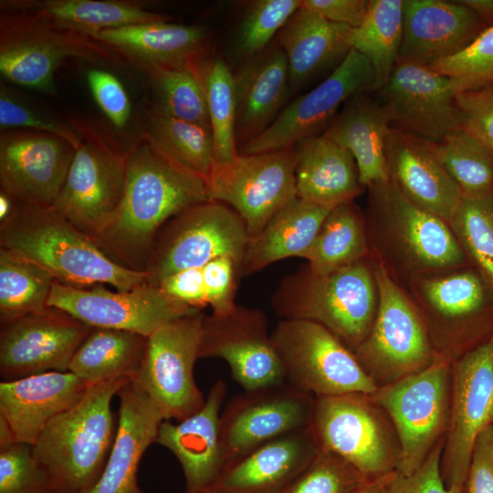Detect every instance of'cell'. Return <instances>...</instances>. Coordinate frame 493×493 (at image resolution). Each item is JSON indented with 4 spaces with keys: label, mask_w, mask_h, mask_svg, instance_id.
I'll return each mask as SVG.
<instances>
[{
    "label": "cell",
    "mask_w": 493,
    "mask_h": 493,
    "mask_svg": "<svg viewBox=\"0 0 493 493\" xmlns=\"http://www.w3.org/2000/svg\"><path fill=\"white\" fill-rule=\"evenodd\" d=\"M125 173L117 211L91 239L114 263L144 272L162 227L209 196L204 178L169 160L143 137L125 152Z\"/></svg>",
    "instance_id": "cell-1"
},
{
    "label": "cell",
    "mask_w": 493,
    "mask_h": 493,
    "mask_svg": "<svg viewBox=\"0 0 493 493\" xmlns=\"http://www.w3.org/2000/svg\"><path fill=\"white\" fill-rule=\"evenodd\" d=\"M367 189L371 257L401 288L420 275L470 265L447 222L412 203L389 179Z\"/></svg>",
    "instance_id": "cell-2"
},
{
    "label": "cell",
    "mask_w": 493,
    "mask_h": 493,
    "mask_svg": "<svg viewBox=\"0 0 493 493\" xmlns=\"http://www.w3.org/2000/svg\"><path fill=\"white\" fill-rule=\"evenodd\" d=\"M0 247L37 264L66 286L103 284L126 291L146 283L144 272L114 263L52 205L16 203L0 223Z\"/></svg>",
    "instance_id": "cell-3"
},
{
    "label": "cell",
    "mask_w": 493,
    "mask_h": 493,
    "mask_svg": "<svg viewBox=\"0 0 493 493\" xmlns=\"http://www.w3.org/2000/svg\"><path fill=\"white\" fill-rule=\"evenodd\" d=\"M130 382L123 377L89 385L38 435L33 455L58 493H85L100 478L118 431L111 401Z\"/></svg>",
    "instance_id": "cell-4"
},
{
    "label": "cell",
    "mask_w": 493,
    "mask_h": 493,
    "mask_svg": "<svg viewBox=\"0 0 493 493\" xmlns=\"http://www.w3.org/2000/svg\"><path fill=\"white\" fill-rule=\"evenodd\" d=\"M379 289L372 257L327 272L308 266L285 277L272 298L281 320L320 324L353 351L376 317Z\"/></svg>",
    "instance_id": "cell-5"
},
{
    "label": "cell",
    "mask_w": 493,
    "mask_h": 493,
    "mask_svg": "<svg viewBox=\"0 0 493 493\" xmlns=\"http://www.w3.org/2000/svg\"><path fill=\"white\" fill-rule=\"evenodd\" d=\"M403 288L437 357L452 362L493 336V288L473 266L420 275Z\"/></svg>",
    "instance_id": "cell-6"
},
{
    "label": "cell",
    "mask_w": 493,
    "mask_h": 493,
    "mask_svg": "<svg viewBox=\"0 0 493 493\" xmlns=\"http://www.w3.org/2000/svg\"><path fill=\"white\" fill-rule=\"evenodd\" d=\"M310 426L321 449L340 456L371 479L398 468L397 432L372 393L316 397Z\"/></svg>",
    "instance_id": "cell-7"
},
{
    "label": "cell",
    "mask_w": 493,
    "mask_h": 493,
    "mask_svg": "<svg viewBox=\"0 0 493 493\" xmlns=\"http://www.w3.org/2000/svg\"><path fill=\"white\" fill-rule=\"evenodd\" d=\"M248 234L239 215L226 204L208 200L171 218L153 242L144 269L146 283L157 287L179 271L202 267L227 256L241 267Z\"/></svg>",
    "instance_id": "cell-8"
},
{
    "label": "cell",
    "mask_w": 493,
    "mask_h": 493,
    "mask_svg": "<svg viewBox=\"0 0 493 493\" xmlns=\"http://www.w3.org/2000/svg\"><path fill=\"white\" fill-rule=\"evenodd\" d=\"M374 263L378 309L368 335L352 352L377 387H382L425 370L439 357L412 299Z\"/></svg>",
    "instance_id": "cell-9"
},
{
    "label": "cell",
    "mask_w": 493,
    "mask_h": 493,
    "mask_svg": "<svg viewBox=\"0 0 493 493\" xmlns=\"http://www.w3.org/2000/svg\"><path fill=\"white\" fill-rule=\"evenodd\" d=\"M285 381L315 397L378 389L352 351L319 323L280 320L271 330Z\"/></svg>",
    "instance_id": "cell-10"
},
{
    "label": "cell",
    "mask_w": 493,
    "mask_h": 493,
    "mask_svg": "<svg viewBox=\"0 0 493 493\" xmlns=\"http://www.w3.org/2000/svg\"><path fill=\"white\" fill-rule=\"evenodd\" d=\"M451 363L437 358L414 374L378 387L372 393L387 413L398 435L401 458L397 472L410 475L426 459L448 429Z\"/></svg>",
    "instance_id": "cell-11"
},
{
    "label": "cell",
    "mask_w": 493,
    "mask_h": 493,
    "mask_svg": "<svg viewBox=\"0 0 493 493\" xmlns=\"http://www.w3.org/2000/svg\"><path fill=\"white\" fill-rule=\"evenodd\" d=\"M294 146L277 151L238 154L227 163L215 162L205 178L209 200L234 209L245 223L249 238L298 197Z\"/></svg>",
    "instance_id": "cell-12"
},
{
    "label": "cell",
    "mask_w": 493,
    "mask_h": 493,
    "mask_svg": "<svg viewBox=\"0 0 493 493\" xmlns=\"http://www.w3.org/2000/svg\"><path fill=\"white\" fill-rule=\"evenodd\" d=\"M204 316L199 311L182 317L147 337L140 369L131 383L150 398L163 420L182 421L205 404L194 376Z\"/></svg>",
    "instance_id": "cell-13"
},
{
    "label": "cell",
    "mask_w": 493,
    "mask_h": 493,
    "mask_svg": "<svg viewBox=\"0 0 493 493\" xmlns=\"http://www.w3.org/2000/svg\"><path fill=\"white\" fill-rule=\"evenodd\" d=\"M493 425V336L451 363V404L441 456L447 488L465 489L474 444Z\"/></svg>",
    "instance_id": "cell-14"
},
{
    "label": "cell",
    "mask_w": 493,
    "mask_h": 493,
    "mask_svg": "<svg viewBox=\"0 0 493 493\" xmlns=\"http://www.w3.org/2000/svg\"><path fill=\"white\" fill-rule=\"evenodd\" d=\"M374 70L351 49L344 61L310 91L291 100L260 135L238 146V154H257L294 146L320 135L351 96L373 91Z\"/></svg>",
    "instance_id": "cell-15"
},
{
    "label": "cell",
    "mask_w": 493,
    "mask_h": 493,
    "mask_svg": "<svg viewBox=\"0 0 493 493\" xmlns=\"http://www.w3.org/2000/svg\"><path fill=\"white\" fill-rule=\"evenodd\" d=\"M48 307L60 309L91 328L131 331L150 336L164 325L202 311L144 283L126 291L103 284L75 288L54 282Z\"/></svg>",
    "instance_id": "cell-16"
},
{
    "label": "cell",
    "mask_w": 493,
    "mask_h": 493,
    "mask_svg": "<svg viewBox=\"0 0 493 493\" xmlns=\"http://www.w3.org/2000/svg\"><path fill=\"white\" fill-rule=\"evenodd\" d=\"M315 402L287 382L234 396L220 416L226 468L272 439L310 426Z\"/></svg>",
    "instance_id": "cell-17"
},
{
    "label": "cell",
    "mask_w": 493,
    "mask_h": 493,
    "mask_svg": "<svg viewBox=\"0 0 493 493\" xmlns=\"http://www.w3.org/2000/svg\"><path fill=\"white\" fill-rule=\"evenodd\" d=\"M125 152L81 137L52 206L90 238L111 220L125 186Z\"/></svg>",
    "instance_id": "cell-18"
},
{
    "label": "cell",
    "mask_w": 493,
    "mask_h": 493,
    "mask_svg": "<svg viewBox=\"0 0 493 493\" xmlns=\"http://www.w3.org/2000/svg\"><path fill=\"white\" fill-rule=\"evenodd\" d=\"M199 358L224 360L244 391L286 382L267 318L257 309L236 305L225 314H205Z\"/></svg>",
    "instance_id": "cell-19"
},
{
    "label": "cell",
    "mask_w": 493,
    "mask_h": 493,
    "mask_svg": "<svg viewBox=\"0 0 493 493\" xmlns=\"http://www.w3.org/2000/svg\"><path fill=\"white\" fill-rule=\"evenodd\" d=\"M376 92L392 128L435 143L462 129L452 79L428 67L397 62Z\"/></svg>",
    "instance_id": "cell-20"
},
{
    "label": "cell",
    "mask_w": 493,
    "mask_h": 493,
    "mask_svg": "<svg viewBox=\"0 0 493 493\" xmlns=\"http://www.w3.org/2000/svg\"><path fill=\"white\" fill-rule=\"evenodd\" d=\"M90 330L55 307L1 323V378L10 381L49 371H68L73 355Z\"/></svg>",
    "instance_id": "cell-21"
},
{
    "label": "cell",
    "mask_w": 493,
    "mask_h": 493,
    "mask_svg": "<svg viewBox=\"0 0 493 493\" xmlns=\"http://www.w3.org/2000/svg\"><path fill=\"white\" fill-rule=\"evenodd\" d=\"M91 38L54 27L30 16L1 22L0 71L16 85L55 93V73L70 57L100 55Z\"/></svg>",
    "instance_id": "cell-22"
},
{
    "label": "cell",
    "mask_w": 493,
    "mask_h": 493,
    "mask_svg": "<svg viewBox=\"0 0 493 493\" xmlns=\"http://www.w3.org/2000/svg\"><path fill=\"white\" fill-rule=\"evenodd\" d=\"M75 148L40 131H5L0 137V191L16 203L52 205L58 195Z\"/></svg>",
    "instance_id": "cell-23"
},
{
    "label": "cell",
    "mask_w": 493,
    "mask_h": 493,
    "mask_svg": "<svg viewBox=\"0 0 493 493\" xmlns=\"http://www.w3.org/2000/svg\"><path fill=\"white\" fill-rule=\"evenodd\" d=\"M385 160L389 180L397 189L449 224L463 195L445 168L436 143L390 127Z\"/></svg>",
    "instance_id": "cell-24"
},
{
    "label": "cell",
    "mask_w": 493,
    "mask_h": 493,
    "mask_svg": "<svg viewBox=\"0 0 493 493\" xmlns=\"http://www.w3.org/2000/svg\"><path fill=\"white\" fill-rule=\"evenodd\" d=\"M486 27L460 0H404L397 62L430 67L462 51Z\"/></svg>",
    "instance_id": "cell-25"
},
{
    "label": "cell",
    "mask_w": 493,
    "mask_h": 493,
    "mask_svg": "<svg viewBox=\"0 0 493 493\" xmlns=\"http://www.w3.org/2000/svg\"><path fill=\"white\" fill-rule=\"evenodd\" d=\"M226 393V382L216 381L200 410L179 422L163 420L159 427L155 443L170 450L180 463L185 493H205L226 468L220 435Z\"/></svg>",
    "instance_id": "cell-26"
},
{
    "label": "cell",
    "mask_w": 493,
    "mask_h": 493,
    "mask_svg": "<svg viewBox=\"0 0 493 493\" xmlns=\"http://www.w3.org/2000/svg\"><path fill=\"white\" fill-rule=\"evenodd\" d=\"M88 384L67 371H49L0 383V424L13 443L33 446L58 414L78 403Z\"/></svg>",
    "instance_id": "cell-27"
},
{
    "label": "cell",
    "mask_w": 493,
    "mask_h": 493,
    "mask_svg": "<svg viewBox=\"0 0 493 493\" xmlns=\"http://www.w3.org/2000/svg\"><path fill=\"white\" fill-rule=\"evenodd\" d=\"M320 450L311 426L278 436L229 465L205 493H283Z\"/></svg>",
    "instance_id": "cell-28"
},
{
    "label": "cell",
    "mask_w": 493,
    "mask_h": 493,
    "mask_svg": "<svg viewBox=\"0 0 493 493\" xmlns=\"http://www.w3.org/2000/svg\"><path fill=\"white\" fill-rule=\"evenodd\" d=\"M239 145L266 131L288 103L292 94L286 54L277 44L267 47L234 73Z\"/></svg>",
    "instance_id": "cell-29"
},
{
    "label": "cell",
    "mask_w": 493,
    "mask_h": 493,
    "mask_svg": "<svg viewBox=\"0 0 493 493\" xmlns=\"http://www.w3.org/2000/svg\"><path fill=\"white\" fill-rule=\"evenodd\" d=\"M119 425L114 445L98 481L85 493H142L137 473L163 421L150 398L130 382L118 393Z\"/></svg>",
    "instance_id": "cell-30"
},
{
    "label": "cell",
    "mask_w": 493,
    "mask_h": 493,
    "mask_svg": "<svg viewBox=\"0 0 493 493\" xmlns=\"http://www.w3.org/2000/svg\"><path fill=\"white\" fill-rule=\"evenodd\" d=\"M354 33V28L330 22L302 5L296 10L277 35L288 59L292 93L336 69L352 49Z\"/></svg>",
    "instance_id": "cell-31"
},
{
    "label": "cell",
    "mask_w": 493,
    "mask_h": 493,
    "mask_svg": "<svg viewBox=\"0 0 493 493\" xmlns=\"http://www.w3.org/2000/svg\"><path fill=\"white\" fill-rule=\"evenodd\" d=\"M297 195L318 205L333 208L353 202L365 189L351 152L323 134L294 145Z\"/></svg>",
    "instance_id": "cell-32"
},
{
    "label": "cell",
    "mask_w": 493,
    "mask_h": 493,
    "mask_svg": "<svg viewBox=\"0 0 493 493\" xmlns=\"http://www.w3.org/2000/svg\"><path fill=\"white\" fill-rule=\"evenodd\" d=\"M142 65L185 68L202 59L208 33L201 26L169 21L134 24L107 29L94 37Z\"/></svg>",
    "instance_id": "cell-33"
},
{
    "label": "cell",
    "mask_w": 493,
    "mask_h": 493,
    "mask_svg": "<svg viewBox=\"0 0 493 493\" xmlns=\"http://www.w3.org/2000/svg\"><path fill=\"white\" fill-rule=\"evenodd\" d=\"M371 92H359L347 100L322 133L351 152L365 188L389 179L385 142L390 123L377 96Z\"/></svg>",
    "instance_id": "cell-34"
},
{
    "label": "cell",
    "mask_w": 493,
    "mask_h": 493,
    "mask_svg": "<svg viewBox=\"0 0 493 493\" xmlns=\"http://www.w3.org/2000/svg\"><path fill=\"white\" fill-rule=\"evenodd\" d=\"M332 208L294 198L263 230L248 239L240 277L250 276L278 260L304 257Z\"/></svg>",
    "instance_id": "cell-35"
},
{
    "label": "cell",
    "mask_w": 493,
    "mask_h": 493,
    "mask_svg": "<svg viewBox=\"0 0 493 493\" xmlns=\"http://www.w3.org/2000/svg\"><path fill=\"white\" fill-rule=\"evenodd\" d=\"M5 5L26 10L45 23L68 32L94 38L100 32L124 26L169 21L166 16L123 1L41 0L10 2Z\"/></svg>",
    "instance_id": "cell-36"
},
{
    "label": "cell",
    "mask_w": 493,
    "mask_h": 493,
    "mask_svg": "<svg viewBox=\"0 0 493 493\" xmlns=\"http://www.w3.org/2000/svg\"><path fill=\"white\" fill-rule=\"evenodd\" d=\"M147 337L104 328H91L68 365L88 385L136 376L145 351Z\"/></svg>",
    "instance_id": "cell-37"
},
{
    "label": "cell",
    "mask_w": 493,
    "mask_h": 493,
    "mask_svg": "<svg viewBox=\"0 0 493 493\" xmlns=\"http://www.w3.org/2000/svg\"><path fill=\"white\" fill-rule=\"evenodd\" d=\"M371 257L364 212L353 202L333 207L303 258L327 273Z\"/></svg>",
    "instance_id": "cell-38"
},
{
    "label": "cell",
    "mask_w": 493,
    "mask_h": 493,
    "mask_svg": "<svg viewBox=\"0 0 493 493\" xmlns=\"http://www.w3.org/2000/svg\"><path fill=\"white\" fill-rule=\"evenodd\" d=\"M142 137L169 160L205 180L216 162L211 128L173 118L154 106L147 114Z\"/></svg>",
    "instance_id": "cell-39"
},
{
    "label": "cell",
    "mask_w": 493,
    "mask_h": 493,
    "mask_svg": "<svg viewBox=\"0 0 493 493\" xmlns=\"http://www.w3.org/2000/svg\"><path fill=\"white\" fill-rule=\"evenodd\" d=\"M404 31V0H371L362 24L355 29L352 48L371 63L374 89L387 82L397 61Z\"/></svg>",
    "instance_id": "cell-40"
},
{
    "label": "cell",
    "mask_w": 493,
    "mask_h": 493,
    "mask_svg": "<svg viewBox=\"0 0 493 493\" xmlns=\"http://www.w3.org/2000/svg\"><path fill=\"white\" fill-rule=\"evenodd\" d=\"M194 69L206 101L216 162H230L238 155L234 73L219 57L203 58Z\"/></svg>",
    "instance_id": "cell-41"
},
{
    "label": "cell",
    "mask_w": 493,
    "mask_h": 493,
    "mask_svg": "<svg viewBox=\"0 0 493 493\" xmlns=\"http://www.w3.org/2000/svg\"><path fill=\"white\" fill-rule=\"evenodd\" d=\"M55 281L42 267L0 247V322H8L48 307Z\"/></svg>",
    "instance_id": "cell-42"
},
{
    "label": "cell",
    "mask_w": 493,
    "mask_h": 493,
    "mask_svg": "<svg viewBox=\"0 0 493 493\" xmlns=\"http://www.w3.org/2000/svg\"><path fill=\"white\" fill-rule=\"evenodd\" d=\"M155 96L153 105L160 111L185 121L211 128L203 89L194 69L142 65Z\"/></svg>",
    "instance_id": "cell-43"
},
{
    "label": "cell",
    "mask_w": 493,
    "mask_h": 493,
    "mask_svg": "<svg viewBox=\"0 0 493 493\" xmlns=\"http://www.w3.org/2000/svg\"><path fill=\"white\" fill-rule=\"evenodd\" d=\"M440 159L463 197L493 193V156L460 129L436 143Z\"/></svg>",
    "instance_id": "cell-44"
},
{
    "label": "cell",
    "mask_w": 493,
    "mask_h": 493,
    "mask_svg": "<svg viewBox=\"0 0 493 493\" xmlns=\"http://www.w3.org/2000/svg\"><path fill=\"white\" fill-rule=\"evenodd\" d=\"M449 226L469 264L493 288V193L463 197Z\"/></svg>",
    "instance_id": "cell-45"
},
{
    "label": "cell",
    "mask_w": 493,
    "mask_h": 493,
    "mask_svg": "<svg viewBox=\"0 0 493 493\" xmlns=\"http://www.w3.org/2000/svg\"><path fill=\"white\" fill-rule=\"evenodd\" d=\"M300 6L301 0L250 2L236 33V52L246 60L264 51Z\"/></svg>",
    "instance_id": "cell-46"
},
{
    "label": "cell",
    "mask_w": 493,
    "mask_h": 493,
    "mask_svg": "<svg viewBox=\"0 0 493 493\" xmlns=\"http://www.w3.org/2000/svg\"><path fill=\"white\" fill-rule=\"evenodd\" d=\"M452 79L455 93L493 84V26L486 27L466 48L428 67Z\"/></svg>",
    "instance_id": "cell-47"
},
{
    "label": "cell",
    "mask_w": 493,
    "mask_h": 493,
    "mask_svg": "<svg viewBox=\"0 0 493 493\" xmlns=\"http://www.w3.org/2000/svg\"><path fill=\"white\" fill-rule=\"evenodd\" d=\"M371 480L340 456L320 448L283 493H354Z\"/></svg>",
    "instance_id": "cell-48"
},
{
    "label": "cell",
    "mask_w": 493,
    "mask_h": 493,
    "mask_svg": "<svg viewBox=\"0 0 493 493\" xmlns=\"http://www.w3.org/2000/svg\"><path fill=\"white\" fill-rule=\"evenodd\" d=\"M0 493H58L35 458L32 446L13 443L0 448Z\"/></svg>",
    "instance_id": "cell-49"
},
{
    "label": "cell",
    "mask_w": 493,
    "mask_h": 493,
    "mask_svg": "<svg viewBox=\"0 0 493 493\" xmlns=\"http://www.w3.org/2000/svg\"><path fill=\"white\" fill-rule=\"evenodd\" d=\"M0 126L2 129L26 128L54 134L75 149L81 142V136L69 125L37 112L12 95L4 85L0 89Z\"/></svg>",
    "instance_id": "cell-50"
},
{
    "label": "cell",
    "mask_w": 493,
    "mask_h": 493,
    "mask_svg": "<svg viewBox=\"0 0 493 493\" xmlns=\"http://www.w3.org/2000/svg\"><path fill=\"white\" fill-rule=\"evenodd\" d=\"M462 129L493 156V84L456 94Z\"/></svg>",
    "instance_id": "cell-51"
},
{
    "label": "cell",
    "mask_w": 493,
    "mask_h": 493,
    "mask_svg": "<svg viewBox=\"0 0 493 493\" xmlns=\"http://www.w3.org/2000/svg\"><path fill=\"white\" fill-rule=\"evenodd\" d=\"M207 306L212 313L225 314L232 310L235 303L240 265L227 256L218 257L201 267Z\"/></svg>",
    "instance_id": "cell-52"
},
{
    "label": "cell",
    "mask_w": 493,
    "mask_h": 493,
    "mask_svg": "<svg viewBox=\"0 0 493 493\" xmlns=\"http://www.w3.org/2000/svg\"><path fill=\"white\" fill-rule=\"evenodd\" d=\"M444 442L445 438L435 446L414 473H392L383 493H465V489L447 488L444 483L440 468Z\"/></svg>",
    "instance_id": "cell-53"
},
{
    "label": "cell",
    "mask_w": 493,
    "mask_h": 493,
    "mask_svg": "<svg viewBox=\"0 0 493 493\" xmlns=\"http://www.w3.org/2000/svg\"><path fill=\"white\" fill-rule=\"evenodd\" d=\"M87 80L90 92L110 121L118 128L124 127L130 120V98L119 79L104 69L88 71Z\"/></svg>",
    "instance_id": "cell-54"
},
{
    "label": "cell",
    "mask_w": 493,
    "mask_h": 493,
    "mask_svg": "<svg viewBox=\"0 0 493 493\" xmlns=\"http://www.w3.org/2000/svg\"><path fill=\"white\" fill-rule=\"evenodd\" d=\"M465 493H493V425L474 444Z\"/></svg>",
    "instance_id": "cell-55"
},
{
    "label": "cell",
    "mask_w": 493,
    "mask_h": 493,
    "mask_svg": "<svg viewBox=\"0 0 493 493\" xmlns=\"http://www.w3.org/2000/svg\"><path fill=\"white\" fill-rule=\"evenodd\" d=\"M157 287L169 297L192 308L202 310L207 306L201 267L174 273Z\"/></svg>",
    "instance_id": "cell-56"
},
{
    "label": "cell",
    "mask_w": 493,
    "mask_h": 493,
    "mask_svg": "<svg viewBox=\"0 0 493 493\" xmlns=\"http://www.w3.org/2000/svg\"><path fill=\"white\" fill-rule=\"evenodd\" d=\"M371 0H301V5L324 19L358 28L368 12Z\"/></svg>",
    "instance_id": "cell-57"
},
{
    "label": "cell",
    "mask_w": 493,
    "mask_h": 493,
    "mask_svg": "<svg viewBox=\"0 0 493 493\" xmlns=\"http://www.w3.org/2000/svg\"><path fill=\"white\" fill-rule=\"evenodd\" d=\"M462 4L473 10L487 26H493V0H460Z\"/></svg>",
    "instance_id": "cell-58"
},
{
    "label": "cell",
    "mask_w": 493,
    "mask_h": 493,
    "mask_svg": "<svg viewBox=\"0 0 493 493\" xmlns=\"http://www.w3.org/2000/svg\"><path fill=\"white\" fill-rule=\"evenodd\" d=\"M392 473L369 481L367 484H365L354 493H383L385 484L388 481Z\"/></svg>",
    "instance_id": "cell-59"
},
{
    "label": "cell",
    "mask_w": 493,
    "mask_h": 493,
    "mask_svg": "<svg viewBox=\"0 0 493 493\" xmlns=\"http://www.w3.org/2000/svg\"><path fill=\"white\" fill-rule=\"evenodd\" d=\"M16 202L0 191V223L5 221L13 213Z\"/></svg>",
    "instance_id": "cell-60"
}]
</instances>
